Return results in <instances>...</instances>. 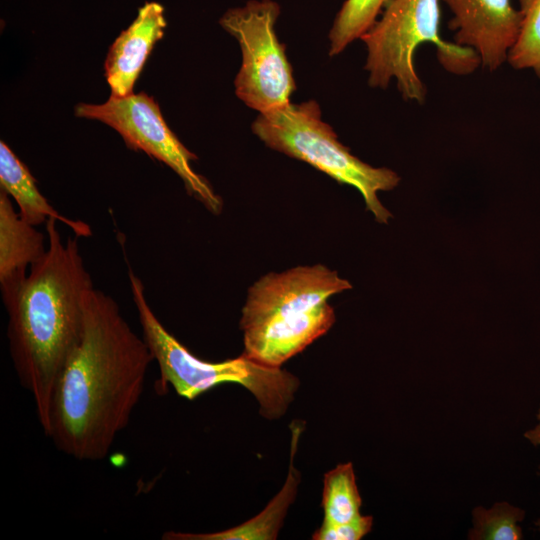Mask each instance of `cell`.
Listing matches in <instances>:
<instances>
[{
    "label": "cell",
    "instance_id": "cell-1",
    "mask_svg": "<svg viewBox=\"0 0 540 540\" xmlns=\"http://www.w3.org/2000/svg\"><path fill=\"white\" fill-rule=\"evenodd\" d=\"M152 361L118 303L93 288L81 339L56 381L44 434L76 460L104 459L142 397Z\"/></svg>",
    "mask_w": 540,
    "mask_h": 540
},
{
    "label": "cell",
    "instance_id": "cell-12",
    "mask_svg": "<svg viewBox=\"0 0 540 540\" xmlns=\"http://www.w3.org/2000/svg\"><path fill=\"white\" fill-rule=\"evenodd\" d=\"M0 189L15 201L20 216L28 223L38 226L54 218L79 237L91 236L92 231L87 223L60 214L47 201L28 167L4 141L0 142Z\"/></svg>",
    "mask_w": 540,
    "mask_h": 540
},
{
    "label": "cell",
    "instance_id": "cell-5",
    "mask_svg": "<svg viewBox=\"0 0 540 540\" xmlns=\"http://www.w3.org/2000/svg\"><path fill=\"white\" fill-rule=\"evenodd\" d=\"M380 18L360 38L366 46L368 84L386 88L395 79L403 99L422 104L426 87L418 76L414 55L423 43H433L447 71L467 75L479 67L474 50L440 36V0H390Z\"/></svg>",
    "mask_w": 540,
    "mask_h": 540
},
{
    "label": "cell",
    "instance_id": "cell-10",
    "mask_svg": "<svg viewBox=\"0 0 540 540\" xmlns=\"http://www.w3.org/2000/svg\"><path fill=\"white\" fill-rule=\"evenodd\" d=\"M166 26L163 6L147 2L138 10L130 26L114 40L104 63L111 96L133 94L135 82L154 45L163 38Z\"/></svg>",
    "mask_w": 540,
    "mask_h": 540
},
{
    "label": "cell",
    "instance_id": "cell-6",
    "mask_svg": "<svg viewBox=\"0 0 540 540\" xmlns=\"http://www.w3.org/2000/svg\"><path fill=\"white\" fill-rule=\"evenodd\" d=\"M253 133L269 148L308 163L341 184L356 188L375 220L387 224L392 214L378 199L379 191H390L399 175L386 167H373L354 156L321 118L314 100L288 103L259 116Z\"/></svg>",
    "mask_w": 540,
    "mask_h": 540
},
{
    "label": "cell",
    "instance_id": "cell-17",
    "mask_svg": "<svg viewBox=\"0 0 540 540\" xmlns=\"http://www.w3.org/2000/svg\"><path fill=\"white\" fill-rule=\"evenodd\" d=\"M520 32L507 61L515 69H531L540 78V0H519Z\"/></svg>",
    "mask_w": 540,
    "mask_h": 540
},
{
    "label": "cell",
    "instance_id": "cell-19",
    "mask_svg": "<svg viewBox=\"0 0 540 540\" xmlns=\"http://www.w3.org/2000/svg\"><path fill=\"white\" fill-rule=\"evenodd\" d=\"M525 438L535 447H540V405L536 414V424L524 433ZM540 472V466H539Z\"/></svg>",
    "mask_w": 540,
    "mask_h": 540
},
{
    "label": "cell",
    "instance_id": "cell-9",
    "mask_svg": "<svg viewBox=\"0 0 540 540\" xmlns=\"http://www.w3.org/2000/svg\"><path fill=\"white\" fill-rule=\"evenodd\" d=\"M443 1L453 14L449 28L455 31L454 43L474 50L490 71L507 61L521 26V13L510 0Z\"/></svg>",
    "mask_w": 540,
    "mask_h": 540
},
{
    "label": "cell",
    "instance_id": "cell-7",
    "mask_svg": "<svg viewBox=\"0 0 540 540\" xmlns=\"http://www.w3.org/2000/svg\"><path fill=\"white\" fill-rule=\"evenodd\" d=\"M280 14L273 0H250L220 18L222 28L239 43L242 63L234 86L236 96L259 113L280 108L296 90L286 46L275 31Z\"/></svg>",
    "mask_w": 540,
    "mask_h": 540
},
{
    "label": "cell",
    "instance_id": "cell-2",
    "mask_svg": "<svg viewBox=\"0 0 540 540\" xmlns=\"http://www.w3.org/2000/svg\"><path fill=\"white\" fill-rule=\"evenodd\" d=\"M57 222L49 218L45 223L47 251L5 306L9 354L44 433L56 381L81 339L85 300L95 288L80 252V237L63 240Z\"/></svg>",
    "mask_w": 540,
    "mask_h": 540
},
{
    "label": "cell",
    "instance_id": "cell-11",
    "mask_svg": "<svg viewBox=\"0 0 540 540\" xmlns=\"http://www.w3.org/2000/svg\"><path fill=\"white\" fill-rule=\"evenodd\" d=\"M16 212L0 189V289L4 306L17 295L31 267L46 253L48 240Z\"/></svg>",
    "mask_w": 540,
    "mask_h": 540
},
{
    "label": "cell",
    "instance_id": "cell-3",
    "mask_svg": "<svg viewBox=\"0 0 540 540\" xmlns=\"http://www.w3.org/2000/svg\"><path fill=\"white\" fill-rule=\"evenodd\" d=\"M351 288L322 264L263 276L249 288L242 309L243 354L281 367L332 327L335 313L328 300Z\"/></svg>",
    "mask_w": 540,
    "mask_h": 540
},
{
    "label": "cell",
    "instance_id": "cell-14",
    "mask_svg": "<svg viewBox=\"0 0 540 540\" xmlns=\"http://www.w3.org/2000/svg\"><path fill=\"white\" fill-rule=\"evenodd\" d=\"M321 505L327 523H347L361 515L362 499L352 463L338 464L324 475Z\"/></svg>",
    "mask_w": 540,
    "mask_h": 540
},
{
    "label": "cell",
    "instance_id": "cell-4",
    "mask_svg": "<svg viewBox=\"0 0 540 540\" xmlns=\"http://www.w3.org/2000/svg\"><path fill=\"white\" fill-rule=\"evenodd\" d=\"M128 280L142 337L159 366L157 385L162 391L169 384L179 396L193 400L217 385L236 383L255 396L262 416L276 419L285 414L300 384L296 376L281 367L260 364L243 353L222 362L195 357L159 321L148 303L142 280L131 268Z\"/></svg>",
    "mask_w": 540,
    "mask_h": 540
},
{
    "label": "cell",
    "instance_id": "cell-8",
    "mask_svg": "<svg viewBox=\"0 0 540 540\" xmlns=\"http://www.w3.org/2000/svg\"><path fill=\"white\" fill-rule=\"evenodd\" d=\"M75 115L98 120L116 130L126 146L140 150L164 163L183 181L187 192L212 214L222 211L223 202L208 180L194 171L197 156L188 150L168 127L158 103L144 92L110 98L102 104L79 103Z\"/></svg>",
    "mask_w": 540,
    "mask_h": 540
},
{
    "label": "cell",
    "instance_id": "cell-13",
    "mask_svg": "<svg viewBox=\"0 0 540 540\" xmlns=\"http://www.w3.org/2000/svg\"><path fill=\"white\" fill-rule=\"evenodd\" d=\"M299 428L292 431V447L290 466L287 479L280 492L272 499L266 508L249 521L233 528L213 533H182L166 532L164 540H274L283 524V520L290 504L293 502L299 483L298 471L293 465L294 453Z\"/></svg>",
    "mask_w": 540,
    "mask_h": 540
},
{
    "label": "cell",
    "instance_id": "cell-15",
    "mask_svg": "<svg viewBox=\"0 0 540 540\" xmlns=\"http://www.w3.org/2000/svg\"><path fill=\"white\" fill-rule=\"evenodd\" d=\"M390 0H346L329 32V55L335 56L360 39L378 19Z\"/></svg>",
    "mask_w": 540,
    "mask_h": 540
},
{
    "label": "cell",
    "instance_id": "cell-18",
    "mask_svg": "<svg viewBox=\"0 0 540 540\" xmlns=\"http://www.w3.org/2000/svg\"><path fill=\"white\" fill-rule=\"evenodd\" d=\"M373 517L360 515L354 520L332 524L324 522L312 536L314 540H359L366 536L372 529Z\"/></svg>",
    "mask_w": 540,
    "mask_h": 540
},
{
    "label": "cell",
    "instance_id": "cell-20",
    "mask_svg": "<svg viewBox=\"0 0 540 540\" xmlns=\"http://www.w3.org/2000/svg\"><path fill=\"white\" fill-rule=\"evenodd\" d=\"M534 524L540 530V517L534 522Z\"/></svg>",
    "mask_w": 540,
    "mask_h": 540
},
{
    "label": "cell",
    "instance_id": "cell-16",
    "mask_svg": "<svg viewBox=\"0 0 540 540\" xmlns=\"http://www.w3.org/2000/svg\"><path fill=\"white\" fill-rule=\"evenodd\" d=\"M525 511L506 501L495 502L489 508L476 506L471 512L472 527L467 533L469 540H520L523 538L519 525Z\"/></svg>",
    "mask_w": 540,
    "mask_h": 540
}]
</instances>
